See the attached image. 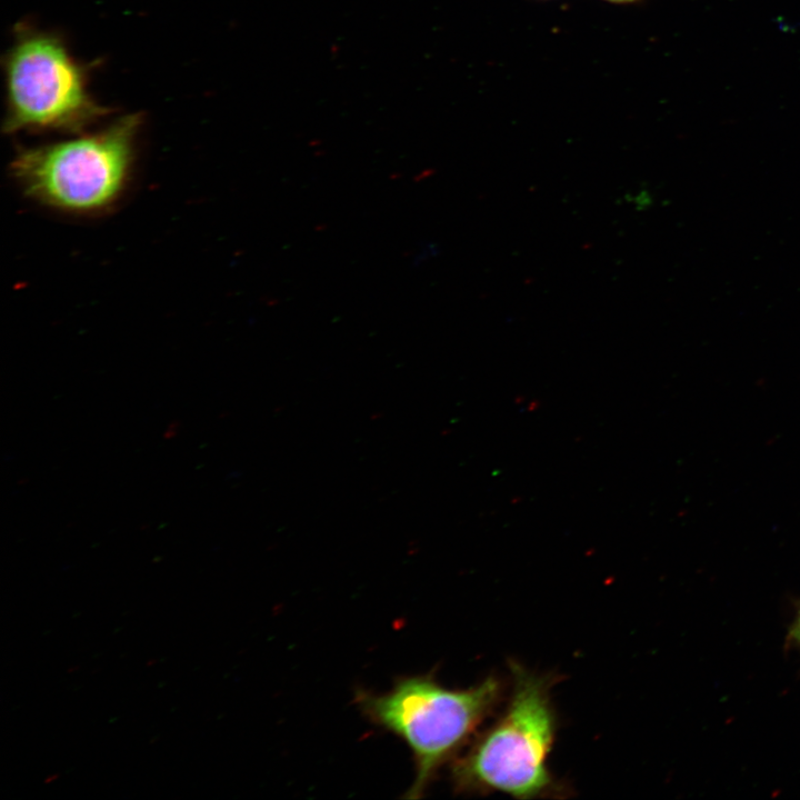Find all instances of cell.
<instances>
[{"label":"cell","instance_id":"6da1fadb","mask_svg":"<svg viewBox=\"0 0 800 800\" xmlns=\"http://www.w3.org/2000/svg\"><path fill=\"white\" fill-rule=\"evenodd\" d=\"M511 691L504 710L451 766L456 791L502 792L532 799L559 791L549 769L558 720L550 676L509 662Z\"/></svg>","mask_w":800,"mask_h":800},{"label":"cell","instance_id":"7a4b0ae2","mask_svg":"<svg viewBox=\"0 0 800 800\" xmlns=\"http://www.w3.org/2000/svg\"><path fill=\"white\" fill-rule=\"evenodd\" d=\"M501 698L502 683L494 676L466 689H450L432 674H419L399 678L383 693L356 692L363 716L411 750L414 779L404 796L409 799L424 794L440 768L470 741Z\"/></svg>","mask_w":800,"mask_h":800},{"label":"cell","instance_id":"3957f363","mask_svg":"<svg viewBox=\"0 0 800 800\" xmlns=\"http://www.w3.org/2000/svg\"><path fill=\"white\" fill-rule=\"evenodd\" d=\"M141 116L119 118L103 130L17 152L10 171L23 193L53 210L89 216L123 196L133 170Z\"/></svg>","mask_w":800,"mask_h":800},{"label":"cell","instance_id":"277c9868","mask_svg":"<svg viewBox=\"0 0 800 800\" xmlns=\"http://www.w3.org/2000/svg\"><path fill=\"white\" fill-rule=\"evenodd\" d=\"M4 76L8 133L80 132L108 112L90 96L84 70L53 33L19 28Z\"/></svg>","mask_w":800,"mask_h":800},{"label":"cell","instance_id":"5b68a950","mask_svg":"<svg viewBox=\"0 0 800 800\" xmlns=\"http://www.w3.org/2000/svg\"><path fill=\"white\" fill-rule=\"evenodd\" d=\"M791 638L800 647V609L791 627Z\"/></svg>","mask_w":800,"mask_h":800},{"label":"cell","instance_id":"8992f818","mask_svg":"<svg viewBox=\"0 0 800 800\" xmlns=\"http://www.w3.org/2000/svg\"><path fill=\"white\" fill-rule=\"evenodd\" d=\"M608 1H612V2H630V1H634V0H608Z\"/></svg>","mask_w":800,"mask_h":800}]
</instances>
